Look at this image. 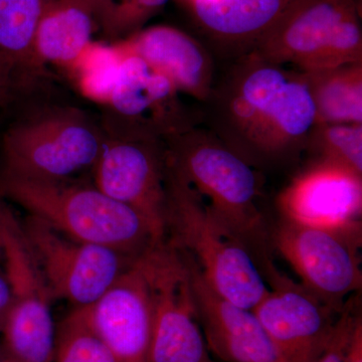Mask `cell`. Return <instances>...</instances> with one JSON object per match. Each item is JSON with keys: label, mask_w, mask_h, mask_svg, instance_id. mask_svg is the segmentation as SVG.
Here are the masks:
<instances>
[{"label": "cell", "mask_w": 362, "mask_h": 362, "mask_svg": "<svg viewBox=\"0 0 362 362\" xmlns=\"http://www.w3.org/2000/svg\"><path fill=\"white\" fill-rule=\"evenodd\" d=\"M252 311L281 362H314L327 349L343 310L287 278L269 290Z\"/></svg>", "instance_id": "obj_13"}, {"label": "cell", "mask_w": 362, "mask_h": 362, "mask_svg": "<svg viewBox=\"0 0 362 362\" xmlns=\"http://www.w3.org/2000/svg\"><path fill=\"white\" fill-rule=\"evenodd\" d=\"M195 20L220 52L237 59L256 49L289 0H189Z\"/></svg>", "instance_id": "obj_18"}, {"label": "cell", "mask_w": 362, "mask_h": 362, "mask_svg": "<svg viewBox=\"0 0 362 362\" xmlns=\"http://www.w3.org/2000/svg\"><path fill=\"white\" fill-rule=\"evenodd\" d=\"M92 169L94 185L142 216L166 240L165 145L153 138L105 132Z\"/></svg>", "instance_id": "obj_12"}, {"label": "cell", "mask_w": 362, "mask_h": 362, "mask_svg": "<svg viewBox=\"0 0 362 362\" xmlns=\"http://www.w3.org/2000/svg\"><path fill=\"white\" fill-rule=\"evenodd\" d=\"M316 109V123L362 124V62L301 71Z\"/></svg>", "instance_id": "obj_20"}, {"label": "cell", "mask_w": 362, "mask_h": 362, "mask_svg": "<svg viewBox=\"0 0 362 362\" xmlns=\"http://www.w3.org/2000/svg\"><path fill=\"white\" fill-rule=\"evenodd\" d=\"M90 1H92V2H93V4H94V0H90Z\"/></svg>", "instance_id": "obj_30"}, {"label": "cell", "mask_w": 362, "mask_h": 362, "mask_svg": "<svg viewBox=\"0 0 362 362\" xmlns=\"http://www.w3.org/2000/svg\"><path fill=\"white\" fill-rule=\"evenodd\" d=\"M54 362H118L93 327L89 306L73 307L59 322Z\"/></svg>", "instance_id": "obj_22"}, {"label": "cell", "mask_w": 362, "mask_h": 362, "mask_svg": "<svg viewBox=\"0 0 362 362\" xmlns=\"http://www.w3.org/2000/svg\"><path fill=\"white\" fill-rule=\"evenodd\" d=\"M11 303V293L6 276L0 272V329Z\"/></svg>", "instance_id": "obj_28"}, {"label": "cell", "mask_w": 362, "mask_h": 362, "mask_svg": "<svg viewBox=\"0 0 362 362\" xmlns=\"http://www.w3.org/2000/svg\"><path fill=\"white\" fill-rule=\"evenodd\" d=\"M98 26L90 0H52L33 42L37 64H54L70 70L92 44Z\"/></svg>", "instance_id": "obj_19"}, {"label": "cell", "mask_w": 362, "mask_h": 362, "mask_svg": "<svg viewBox=\"0 0 362 362\" xmlns=\"http://www.w3.org/2000/svg\"><path fill=\"white\" fill-rule=\"evenodd\" d=\"M168 2V0H107L98 11V25L109 37H128L139 32L143 23Z\"/></svg>", "instance_id": "obj_25"}, {"label": "cell", "mask_w": 362, "mask_h": 362, "mask_svg": "<svg viewBox=\"0 0 362 362\" xmlns=\"http://www.w3.org/2000/svg\"><path fill=\"white\" fill-rule=\"evenodd\" d=\"M187 259L197 316L207 349L225 362H281L254 312L218 294Z\"/></svg>", "instance_id": "obj_16"}, {"label": "cell", "mask_w": 362, "mask_h": 362, "mask_svg": "<svg viewBox=\"0 0 362 362\" xmlns=\"http://www.w3.org/2000/svg\"><path fill=\"white\" fill-rule=\"evenodd\" d=\"M89 311L93 327L117 361L148 362L151 303L138 257Z\"/></svg>", "instance_id": "obj_15"}, {"label": "cell", "mask_w": 362, "mask_h": 362, "mask_svg": "<svg viewBox=\"0 0 362 362\" xmlns=\"http://www.w3.org/2000/svg\"><path fill=\"white\" fill-rule=\"evenodd\" d=\"M281 220L312 228H362V175L312 160L279 194Z\"/></svg>", "instance_id": "obj_14"}, {"label": "cell", "mask_w": 362, "mask_h": 362, "mask_svg": "<svg viewBox=\"0 0 362 362\" xmlns=\"http://www.w3.org/2000/svg\"><path fill=\"white\" fill-rule=\"evenodd\" d=\"M148 285V362H214L197 316L189 267L168 240L138 257Z\"/></svg>", "instance_id": "obj_8"}, {"label": "cell", "mask_w": 362, "mask_h": 362, "mask_svg": "<svg viewBox=\"0 0 362 362\" xmlns=\"http://www.w3.org/2000/svg\"><path fill=\"white\" fill-rule=\"evenodd\" d=\"M166 239L209 285L252 310L270 288L246 247L214 218L201 195L165 161Z\"/></svg>", "instance_id": "obj_4"}, {"label": "cell", "mask_w": 362, "mask_h": 362, "mask_svg": "<svg viewBox=\"0 0 362 362\" xmlns=\"http://www.w3.org/2000/svg\"><path fill=\"white\" fill-rule=\"evenodd\" d=\"M25 71L8 57L0 54V103L11 94L13 86Z\"/></svg>", "instance_id": "obj_26"}, {"label": "cell", "mask_w": 362, "mask_h": 362, "mask_svg": "<svg viewBox=\"0 0 362 362\" xmlns=\"http://www.w3.org/2000/svg\"><path fill=\"white\" fill-rule=\"evenodd\" d=\"M254 51L299 71L362 62L357 0H289Z\"/></svg>", "instance_id": "obj_5"}, {"label": "cell", "mask_w": 362, "mask_h": 362, "mask_svg": "<svg viewBox=\"0 0 362 362\" xmlns=\"http://www.w3.org/2000/svg\"><path fill=\"white\" fill-rule=\"evenodd\" d=\"M118 44L165 76L181 94L202 104L211 94L216 81L213 57L187 33L171 26L156 25L139 30Z\"/></svg>", "instance_id": "obj_17"}, {"label": "cell", "mask_w": 362, "mask_h": 362, "mask_svg": "<svg viewBox=\"0 0 362 362\" xmlns=\"http://www.w3.org/2000/svg\"><path fill=\"white\" fill-rule=\"evenodd\" d=\"M121 59L122 52L117 44L109 47L92 42L70 70L77 75L86 96L106 104L115 84Z\"/></svg>", "instance_id": "obj_24"}, {"label": "cell", "mask_w": 362, "mask_h": 362, "mask_svg": "<svg viewBox=\"0 0 362 362\" xmlns=\"http://www.w3.org/2000/svg\"><path fill=\"white\" fill-rule=\"evenodd\" d=\"M52 0H0V54L25 71L39 68L33 42L40 18Z\"/></svg>", "instance_id": "obj_21"}, {"label": "cell", "mask_w": 362, "mask_h": 362, "mask_svg": "<svg viewBox=\"0 0 362 362\" xmlns=\"http://www.w3.org/2000/svg\"><path fill=\"white\" fill-rule=\"evenodd\" d=\"M106 134L77 109H56L14 124L2 141L1 173L35 180H71L94 168Z\"/></svg>", "instance_id": "obj_6"}, {"label": "cell", "mask_w": 362, "mask_h": 362, "mask_svg": "<svg viewBox=\"0 0 362 362\" xmlns=\"http://www.w3.org/2000/svg\"><path fill=\"white\" fill-rule=\"evenodd\" d=\"M117 45L122 59L105 104L109 112L105 132L164 141L199 126L202 115L183 103L181 93L165 76L118 42Z\"/></svg>", "instance_id": "obj_10"}, {"label": "cell", "mask_w": 362, "mask_h": 362, "mask_svg": "<svg viewBox=\"0 0 362 362\" xmlns=\"http://www.w3.org/2000/svg\"><path fill=\"white\" fill-rule=\"evenodd\" d=\"M361 228H312L281 220L272 243L305 289L342 311L361 290Z\"/></svg>", "instance_id": "obj_9"}, {"label": "cell", "mask_w": 362, "mask_h": 362, "mask_svg": "<svg viewBox=\"0 0 362 362\" xmlns=\"http://www.w3.org/2000/svg\"><path fill=\"white\" fill-rule=\"evenodd\" d=\"M305 151L311 160L330 162L362 175V124L316 123Z\"/></svg>", "instance_id": "obj_23"}, {"label": "cell", "mask_w": 362, "mask_h": 362, "mask_svg": "<svg viewBox=\"0 0 362 362\" xmlns=\"http://www.w3.org/2000/svg\"><path fill=\"white\" fill-rule=\"evenodd\" d=\"M165 161L197 192L214 218L254 259L267 284L286 278L273 261L270 226L261 207V185L255 168L206 127L164 140Z\"/></svg>", "instance_id": "obj_2"}, {"label": "cell", "mask_w": 362, "mask_h": 362, "mask_svg": "<svg viewBox=\"0 0 362 362\" xmlns=\"http://www.w3.org/2000/svg\"><path fill=\"white\" fill-rule=\"evenodd\" d=\"M0 362H13V361H11V358H8V357H7L6 356V354H4V352H2V350H1V351H0Z\"/></svg>", "instance_id": "obj_29"}, {"label": "cell", "mask_w": 362, "mask_h": 362, "mask_svg": "<svg viewBox=\"0 0 362 362\" xmlns=\"http://www.w3.org/2000/svg\"><path fill=\"white\" fill-rule=\"evenodd\" d=\"M202 106L206 129L252 168L296 158L317 121L301 71L255 51L233 59Z\"/></svg>", "instance_id": "obj_1"}, {"label": "cell", "mask_w": 362, "mask_h": 362, "mask_svg": "<svg viewBox=\"0 0 362 362\" xmlns=\"http://www.w3.org/2000/svg\"><path fill=\"white\" fill-rule=\"evenodd\" d=\"M0 265L11 293L2 352L13 362H54L51 292L23 232L21 218L0 197Z\"/></svg>", "instance_id": "obj_7"}, {"label": "cell", "mask_w": 362, "mask_h": 362, "mask_svg": "<svg viewBox=\"0 0 362 362\" xmlns=\"http://www.w3.org/2000/svg\"><path fill=\"white\" fill-rule=\"evenodd\" d=\"M0 197L71 239L140 256L163 242L132 209L77 180H35L0 173Z\"/></svg>", "instance_id": "obj_3"}, {"label": "cell", "mask_w": 362, "mask_h": 362, "mask_svg": "<svg viewBox=\"0 0 362 362\" xmlns=\"http://www.w3.org/2000/svg\"><path fill=\"white\" fill-rule=\"evenodd\" d=\"M343 362H362V318L357 319L349 341L347 343Z\"/></svg>", "instance_id": "obj_27"}, {"label": "cell", "mask_w": 362, "mask_h": 362, "mask_svg": "<svg viewBox=\"0 0 362 362\" xmlns=\"http://www.w3.org/2000/svg\"><path fill=\"white\" fill-rule=\"evenodd\" d=\"M21 225L52 299L73 307L97 302L137 258L71 239L30 214Z\"/></svg>", "instance_id": "obj_11"}]
</instances>
